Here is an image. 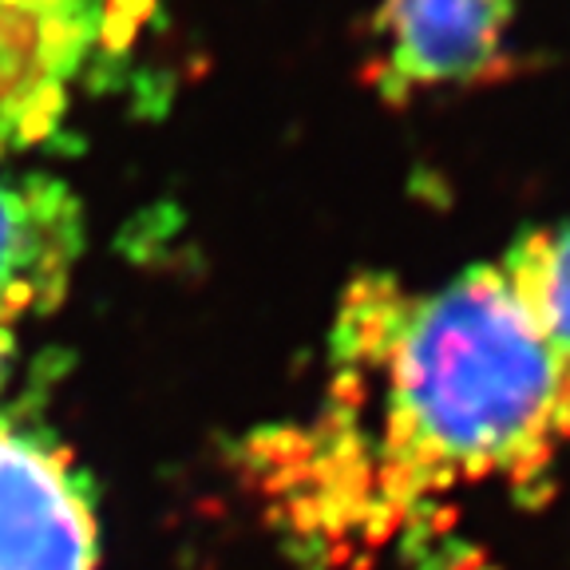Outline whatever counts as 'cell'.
Segmentation results:
<instances>
[{
    "label": "cell",
    "mask_w": 570,
    "mask_h": 570,
    "mask_svg": "<svg viewBox=\"0 0 570 570\" xmlns=\"http://www.w3.org/2000/svg\"><path fill=\"white\" fill-rule=\"evenodd\" d=\"M562 444L559 361L503 269L472 266L432 294L348 285L330 409L269 452L294 523L345 547L381 543L455 491L539 480Z\"/></svg>",
    "instance_id": "1"
},
{
    "label": "cell",
    "mask_w": 570,
    "mask_h": 570,
    "mask_svg": "<svg viewBox=\"0 0 570 570\" xmlns=\"http://www.w3.org/2000/svg\"><path fill=\"white\" fill-rule=\"evenodd\" d=\"M147 12L151 0H0V151L56 139L76 83L124 63Z\"/></svg>",
    "instance_id": "2"
},
{
    "label": "cell",
    "mask_w": 570,
    "mask_h": 570,
    "mask_svg": "<svg viewBox=\"0 0 570 570\" xmlns=\"http://www.w3.org/2000/svg\"><path fill=\"white\" fill-rule=\"evenodd\" d=\"M91 480L45 428L0 412V570H96Z\"/></svg>",
    "instance_id": "3"
},
{
    "label": "cell",
    "mask_w": 570,
    "mask_h": 570,
    "mask_svg": "<svg viewBox=\"0 0 570 570\" xmlns=\"http://www.w3.org/2000/svg\"><path fill=\"white\" fill-rule=\"evenodd\" d=\"M515 0H381L373 83L384 99L480 88L511 68Z\"/></svg>",
    "instance_id": "4"
},
{
    "label": "cell",
    "mask_w": 570,
    "mask_h": 570,
    "mask_svg": "<svg viewBox=\"0 0 570 570\" xmlns=\"http://www.w3.org/2000/svg\"><path fill=\"white\" fill-rule=\"evenodd\" d=\"M0 151V325L63 302L83 254V210L63 178Z\"/></svg>",
    "instance_id": "5"
},
{
    "label": "cell",
    "mask_w": 570,
    "mask_h": 570,
    "mask_svg": "<svg viewBox=\"0 0 570 570\" xmlns=\"http://www.w3.org/2000/svg\"><path fill=\"white\" fill-rule=\"evenodd\" d=\"M499 269L559 361L562 381L570 389V223L519 234Z\"/></svg>",
    "instance_id": "6"
},
{
    "label": "cell",
    "mask_w": 570,
    "mask_h": 570,
    "mask_svg": "<svg viewBox=\"0 0 570 570\" xmlns=\"http://www.w3.org/2000/svg\"><path fill=\"white\" fill-rule=\"evenodd\" d=\"M12 348H17V337H12V330H4V325H0V389H4V376H9Z\"/></svg>",
    "instance_id": "7"
}]
</instances>
